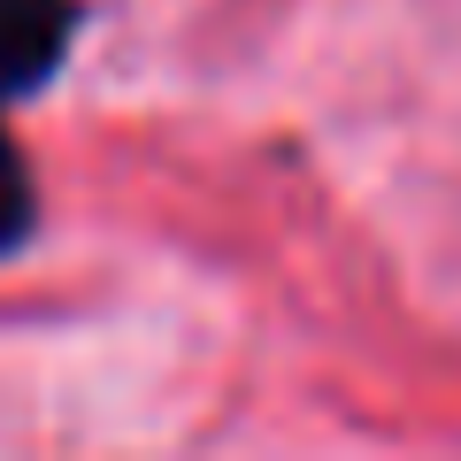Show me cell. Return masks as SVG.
<instances>
[{"instance_id":"1","label":"cell","mask_w":461,"mask_h":461,"mask_svg":"<svg viewBox=\"0 0 461 461\" xmlns=\"http://www.w3.org/2000/svg\"><path fill=\"white\" fill-rule=\"evenodd\" d=\"M69 0H0V100H23L62 69L69 54Z\"/></svg>"},{"instance_id":"2","label":"cell","mask_w":461,"mask_h":461,"mask_svg":"<svg viewBox=\"0 0 461 461\" xmlns=\"http://www.w3.org/2000/svg\"><path fill=\"white\" fill-rule=\"evenodd\" d=\"M39 223V193H32V169H23L16 139L0 131V254H16Z\"/></svg>"}]
</instances>
